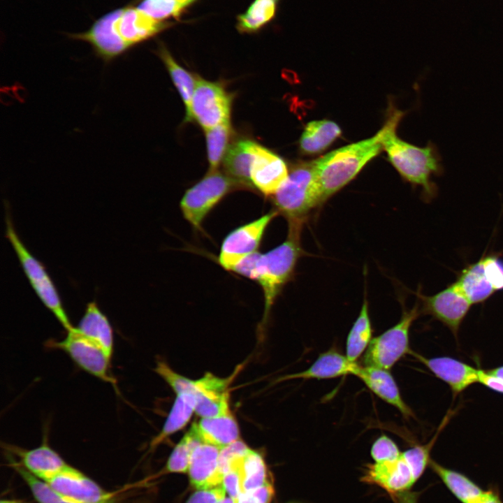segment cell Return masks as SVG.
Listing matches in <instances>:
<instances>
[{
    "mask_svg": "<svg viewBox=\"0 0 503 503\" xmlns=\"http://www.w3.org/2000/svg\"><path fill=\"white\" fill-rule=\"evenodd\" d=\"M403 112L391 108L386 121V131L383 139L384 150L400 175L414 187H420L426 202L437 197L438 187L433 176L444 173L442 160L437 147L432 143L418 147L401 140L395 133Z\"/></svg>",
    "mask_w": 503,
    "mask_h": 503,
    "instance_id": "1",
    "label": "cell"
},
{
    "mask_svg": "<svg viewBox=\"0 0 503 503\" xmlns=\"http://www.w3.org/2000/svg\"><path fill=\"white\" fill-rule=\"evenodd\" d=\"M386 124L375 136L352 143L314 160L323 203L350 182L372 159L384 150Z\"/></svg>",
    "mask_w": 503,
    "mask_h": 503,
    "instance_id": "2",
    "label": "cell"
},
{
    "mask_svg": "<svg viewBox=\"0 0 503 503\" xmlns=\"http://www.w3.org/2000/svg\"><path fill=\"white\" fill-rule=\"evenodd\" d=\"M302 228L289 226L286 239L258 256L253 280L259 284L263 293L262 328L268 321L273 304L284 286L291 279L297 263L304 253L300 244Z\"/></svg>",
    "mask_w": 503,
    "mask_h": 503,
    "instance_id": "3",
    "label": "cell"
},
{
    "mask_svg": "<svg viewBox=\"0 0 503 503\" xmlns=\"http://www.w3.org/2000/svg\"><path fill=\"white\" fill-rule=\"evenodd\" d=\"M271 197L274 210L286 219L289 226H302L311 211L323 203L314 161L294 165Z\"/></svg>",
    "mask_w": 503,
    "mask_h": 503,
    "instance_id": "4",
    "label": "cell"
},
{
    "mask_svg": "<svg viewBox=\"0 0 503 503\" xmlns=\"http://www.w3.org/2000/svg\"><path fill=\"white\" fill-rule=\"evenodd\" d=\"M6 237L12 245L31 287L43 305L53 314L66 331L74 326L64 310L57 289L45 268L27 249L18 236L8 207H6Z\"/></svg>",
    "mask_w": 503,
    "mask_h": 503,
    "instance_id": "5",
    "label": "cell"
},
{
    "mask_svg": "<svg viewBox=\"0 0 503 503\" xmlns=\"http://www.w3.org/2000/svg\"><path fill=\"white\" fill-rule=\"evenodd\" d=\"M240 188L226 174L217 170H210L182 196L180 207L184 218L195 230L201 231L208 214L228 193Z\"/></svg>",
    "mask_w": 503,
    "mask_h": 503,
    "instance_id": "6",
    "label": "cell"
},
{
    "mask_svg": "<svg viewBox=\"0 0 503 503\" xmlns=\"http://www.w3.org/2000/svg\"><path fill=\"white\" fill-rule=\"evenodd\" d=\"M421 313L420 306L416 303L411 309L403 312L396 324L373 337L363 354V365L389 370L404 356L410 353V328Z\"/></svg>",
    "mask_w": 503,
    "mask_h": 503,
    "instance_id": "7",
    "label": "cell"
},
{
    "mask_svg": "<svg viewBox=\"0 0 503 503\" xmlns=\"http://www.w3.org/2000/svg\"><path fill=\"white\" fill-rule=\"evenodd\" d=\"M278 214L273 210L231 231L221 243L217 258L219 264L231 271L242 258L256 252L267 227Z\"/></svg>",
    "mask_w": 503,
    "mask_h": 503,
    "instance_id": "8",
    "label": "cell"
},
{
    "mask_svg": "<svg viewBox=\"0 0 503 503\" xmlns=\"http://www.w3.org/2000/svg\"><path fill=\"white\" fill-rule=\"evenodd\" d=\"M232 97L224 87L201 78L197 79L192 97L190 121L205 130L229 121Z\"/></svg>",
    "mask_w": 503,
    "mask_h": 503,
    "instance_id": "9",
    "label": "cell"
},
{
    "mask_svg": "<svg viewBox=\"0 0 503 503\" xmlns=\"http://www.w3.org/2000/svg\"><path fill=\"white\" fill-rule=\"evenodd\" d=\"M51 346L66 352L81 369L95 377L116 386L117 381L110 372L111 358L97 344L80 333L75 326L60 341Z\"/></svg>",
    "mask_w": 503,
    "mask_h": 503,
    "instance_id": "10",
    "label": "cell"
},
{
    "mask_svg": "<svg viewBox=\"0 0 503 503\" xmlns=\"http://www.w3.org/2000/svg\"><path fill=\"white\" fill-rule=\"evenodd\" d=\"M421 304L422 313L430 315L446 326L455 336L472 305L454 282L432 295L416 293Z\"/></svg>",
    "mask_w": 503,
    "mask_h": 503,
    "instance_id": "11",
    "label": "cell"
},
{
    "mask_svg": "<svg viewBox=\"0 0 503 503\" xmlns=\"http://www.w3.org/2000/svg\"><path fill=\"white\" fill-rule=\"evenodd\" d=\"M123 8L116 9L97 20L84 33L70 35L71 38L85 41L92 47L95 54L109 63L130 48L117 32L116 22Z\"/></svg>",
    "mask_w": 503,
    "mask_h": 503,
    "instance_id": "12",
    "label": "cell"
},
{
    "mask_svg": "<svg viewBox=\"0 0 503 503\" xmlns=\"http://www.w3.org/2000/svg\"><path fill=\"white\" fill-rule=\"evenodd\" d=\"M48 482L54 490L78 503H115L116 496L79 469L69 465Z\"/></svg>",
    "mask_w": 503,
    "mask_h": 503,
    "instance_id": "13",
    "label": "cell"
},
{
    "mask_svg": "<svg viewBox=\"0 0 503 503\" xmlns=\"http://www.w3.org/2000/svg\"><path fill=\"white\" fill-rule=\"evenodd\" d=\"M289 173L280 156L255 143L250 173L253 187L264 196H272L285 182Z\"/></svg>",
    "mask_w": 503,
    "mask_h": 503,
    "instance_id": "14",
    "label": "cell"
},
{
    "mask_svg": "<svg viewBox=\"0 0 503 503\" xmlns=\"http://www.w3.org/2000/svg\"><path fill=\"white\" fill-rule=\"evenodd\" d=\"M362 479L395 495L409 490L418 481L402 453L396 460L367 465Z\"/></svg>",
    "mask_w": 503,
    "mask_h": 503,
    "instance_id": "15",
    "label": "cell"
},
{
    "mask_svg": "<svg viewBox=\"0 0 503 503\" xmlns=\"http://www.w3.org/2000/svg\"><path fill=\"white\" fill-rule=\"evenodd\" d=\"M5 449L17 455L19 458L17 462L30 474L45 481H50L70 465L45 439L39 446L31 449L11 445Z\"/></svg>",
    "mask_w": 503,
    "mask_h": 503,
    "instance_id": "16",
    "label": "cell"
},
{
    "mask_svg": "<svg viewBox=\"0 0 503 503\" xmlns=\"http://www.w3.org/2000/svg\"><path fill=\"white\" fill-rule=\"evenodd\" d=\"M409 354L446 383L454 396L478 382L479 370L458 360L447 356L429 358L412 351Z\"/></svg>",
    "mask_w": 503,
    "mask_h": 503,
    "instance_id": "17",
    "label": "cell"
},
{
    "mask_svg": "<svg viewBox=\"0 0 503 503\" xmlns=\"http://www.w3.org/2000/svg\"><path fill=\"white\" fill-rule=\"evenodd\" d=\"M221 449L203 442L194 450L188 474L191 485L197 490L222 486L224 476L219 469Z\"/></svg>",
    "mask_w": 503,
    "mask_h": 503,
    "instance_id": "18",
    "label": "cell"
},
{
    "mask_svg": "<svg viewBox=\"0 0 503 503\" xmlns=\"http://www.w3.org/2000/svg\"><path fill=\"white\" fill-rule=\"evenodd\" d=\"M355 376L377 397L397 409L404 418L414 416L411 408L402 399L395 380L389 370L360 365Z\"/></svg>",
    "mask_w": 503,
    "mask_h": 503,
    "instance_id": "19",
    "label": "cell"
},
{
    "mask_svg": "<svg viewBox=\"0 0 503 503\" xmlns=\"http://www.w3.org/2000/svg\"><path fill=\"white\" fill-rule=\"evenodd\" d=\"M360 365L352 362L335 349L321 353L306 370L284 376L278 381L292 379H328L356 374Z\"/></svg>",
    "mask_w": 503,
    "mask_h": 503,
    "instance_id": "20",
    "label": "cell"
},
{
    "mask_svg": "<svg viewBox=\"0 0 503 503\" xmlns=\"http://www.w3.org/2000/svg\"><path fill=\"white\" fill-rule=\"evenodd\" d=\"M168 26V23L155 20L133 7L123 8L116 22L118 34L129 48L153 37Z\"/></svg>",
    "mask_w": 503,
    "mask_h": 503,
    "instance_id": "21",
    "label": "cell"
},
{
    "mask_svg": "<svg viewBox=\"0 0 503 503\" xmlns=\"http://www.w3.org/2000/svg\"><path fill=\"white\" fill-rule=\"evenodd\" d=\"M75 328L112 358L114 345L112 328L95 302L87 304L83 316Z\"/></svg>",
    "mask_w": 503,
    "mask_h": 503,
    "instance_id": "22",
    "label": "cell"
},
{
    "mask_svg": "<svg viewBox=\"0 0 503 503\" xmlns=\"http://www.w3.org/2000/svg\"><path fill=\"white\" fill-rule=\"evenodd\" d=\"M255 143L240 140L231 145L224 157L226 174L240 188L253 189L250 173Z\"/></svg>",
    "mask_w": 503,
    "mask_h": 503,
    "instance_id": "23",
    "label": "cell"
},
{
    "mask_svg": "<svg viewBox=\"0 0 503 503\" xmlns=\"http://www.w3.org/2000/svg\"><path fill=\"white\" fill-rule=\"evenodd\" d=\"M455 282L472 305L484 302L496 293L481 258L464 268Z\"/></svg>",
    "mask_w": 503,
    "mask_h": 503,
    "instance_id": "24",
    "label": "cell"
},
{
    "mask_svg": "<svg viewBox=\"0 0 503 503\" xmlns=\"http://www.w3.org/2000/svg\"><path fill=\"white\" fill-rule=\"evenodd\" d=\"M202 442L222 449L240 439V430L231 414L214 418H202L194 422Z\"/></svg>",
    "mask_w": 503,
    "mask_h": 503,
    "instance_id": "25",
    "label": "cell"
},
{
    "mask_svg": "<svg viewBox=\"0 0 503 503\" xmlns=\"http://www.w3.org/2000/svg\"><path fill=\"white\" fill-rule=\"evenodd\" d=\"M342 133L334 122L322 119L309 122L300 137L299 146L302 153L315 154L331 145Z\"/></svg>",
    "mask_w": 503,
    "mask_h": 503,
    "instance_id": "26",
    "label": "cell"
},
{
    "mask_svg": "<svg viewBox=\"0 0 503 503\" xmlns=\"http://www.w3.org/2000/svg\"><path fill=\"white\" fill-rule=\"evenodd\" d=\"M429 465L449 490L461 503H474L485 491L469 477L459 472L445 467L432 459Z\"/></svg>",
    "mask_w": 503,
    "mask_h": 503,
    "instance_id": "27",
    "label": "cell"
},
{
    "mask_svg": "<svg viewBox=\"0 0 503 503\" xmlns=\"http://www.w3.org/2000/svg\"><path fill=\"white\" fill-rule=\"evenodd\" d=\"M196 406L194 393H180L177 398L161 432L152 440L150 449L156 448L166 438L182 429L189 421Z\"/></svg>",
    "mask_w": 503,
    "mask_h": 503,
    "instance_id": "28",
    "label": "cell"
},
{
    "mask_svg": "<svg viewBox=\"0 0 503 503\" xmlns=\"http://www.w3.org/2000/svg\"><path fill=\"white\" fill-rule=\"evenodd\" d=\"M372 338L369 305L365 297L359 314L347 338L345 355L348 359L352 362H356L365 352Z\"/></svg>",
    "mask_w": 503,
    "mask_h": 503,
    "instance_id": "29",
    "label": "cell"
},
{
    "mask_svg": "<svg viewBox=\"0 0 503 503\" xmlns=\"http://www.w3.org/2000/svg\"><path fill=\"white\" fill-rule=\"evenodd\" d=\"M160 57L168 69L170 78L185 104L186 121H190L191 105L197 79L190 72L180 66L167 49L161 44L158 49Z\"/></svg>",
    "mask_w": 503,
    "mask_h": 503,
    "instance_id": "30",
    "label": "cell"
},
{
    "mask_svg": "<svg viewBox=\"0 0 503 503\" xmlns=\"http://www.w3.org/2000/svg\"><path fill=\"white\" fill-rule=\"evenodd\" d=\"M280 0H255L247 10L238 16L237 28L242 33L259 30L272 20Z\"/></svg>",
    "mask_w": 503,
    "mask_h": 503,
    "instance_id": "31",
    "label": "cell"
},
{
    "mask_svg": "<svg viewBox=\"0 0 503 503\" xmlns=\"http://www.w3.org/2000/svg\"><path fill=\"white\" fill-rule=\"evenodd\" d=\"M201 443L203 442L194 423L189 430L184 435L170 453L164 468L165 472H188L194 450Z\"/></svg>",
    "mask_w": 503,
    "mask_h": 503,
    "instance_id": "32",
    "label": "cell"
},
{
    "mask_svg": "<svg viewBox=\"0 0 503 503\" xmlns=\"http://www.w3.org/2000/svg\"><path fill=\"white\" fill-rule=\"evenodd\" d=\"M8 458L9 464L23 479L38 503H78L57 492L48 482L30 474L11 457Z\"/></svg>",
    "mask_w": 503,
    "mask_h": 503,
    "instance_id": "33",
    "label": "cell"
},
{
    "mask_svg": "<svg viewBox=\"0 0 503 503\" xmlns=\"http://www.w3.org/2000/svg\"><path fill=\"white\" fill-rule=\"evenodd\" d=\"M195 412L201 418H214L231 414L228 391L203 389L194 394Z\"/></svg>",
    "mask_w": 503,
    "mask_h": 503,
    "instance_id": "34",
    "label": "cell"
},
{
    "mask_svg": "<svg viewBox=\"0 0 503 503\" xmlns=\"http://www.w3.org/2000/svg\"><path fill=\"white\" fill-rule=\"evenodd\" d=\"M240 472L244 492L257 488L269 481L268 469L262 455L251 449L242 458Z\"/></svg>",
    "mask_w": 503,
    "mask_h": 503,
    "instance_id": "35",
    "label": "cell"
},
{
    "mask_svg": "<svg viewBox=\"0 0 503 503\" xmlns=\"http://www.w3.org/2000/svg\"><path fill=\"white\" fill-rule=\"evenodd\" d=\"M230 122H223L205 130L207 154L210 170H217L228 148Z\"/></svg>",
    "mask_w": 503,
    "mask_h": 503,
    "instance_id": "36",
    "label": "cell"
},
{
    "mask_svg": "<svg viewBox=\"0 0 503 503\" xmlns=\"http://www.w3.org/2000/svg\"><path fill=\"white\" fill-rule=\"evenodd\" d=\"M190 4L186 0H143L136 8L150 17L162 22L179 16Z\"/></svg>",
    "mask_w": 503,
    "mask_h": 503,
    "instance_id": "37",
    "label": "cell"
},
{
    "mask_svg": "<svg viewBox=\"0 0 503 503\" xmlns=\"http://www.w3.org/2000/svg\"><path fill=\"white\" fill-rule=\"evenodd\" d=\"M155 371L165 380L177 395L194 393V380L175 372L164 362H158Z\"/></svg>",
    "mask_w": 503,
    "mask_h": 503,
    "instance_id": "38",
    "label": "cell"
},
{
    "mask_svg": "<svg viewBox=\"0 0 503 503\" xmlns=\"http://www.w3.org/2000/svg\"><path fill=\"white\" fill-rule=\"evenodd\" d=\"M370 454L374 462H383L396 460L401 452L393 439L383 435L372 444Z\"/></svg>",
    "mask_w": 503,
    "mask_h": 503,
    "instance_id": "39",
    "label": "cell"
},
{
    "mask_svg": "<svg viewBox=\"0 0 503 503\" xmlns=\"http://www.w3.org/2000/svg\"><path fill=\"white\" fill-rule=\"evenodd\" d=\"M274 493V486L269 480L257 488L242 493L236 498V503H270Z\"/></svg>",
    "mask_w": 503,
    "mask_h": 503,
    "instance_id": "40",
    "label": "cell"
},
{
    "mask_svg": "<svg viewBox=\"0 0 503 503\" xmlns=\"http://www.w3.org/2000/svg\"><path fill=\"white\" fill-rule=\"evenodd\" d=\"M226 494L222 486L199 489L189 497L186 503H219Z\"/></svg>",
    "mask_w": 503,
    "mask_h": 503,
    "instance_id": "41",
    "label": "cell"
},
{
    "mask_svg": "<svg viewBox=\"0 0 503 503\" xmlns=\"http://www.w3.org/2000/svg\"><path fill=\"white\" fill-rule=\"evenodd\" d=\"M478 382L494 391L503 393V379L488 370L479 369Z\"/></svg>",
    "mask_w": 503,
    "mask_h": 503,
    "instance_id": "42",
    "label": "cell"
},
{
    "mask_svg": "<svg viewBox=\"0 0 503 503\" xmlns=\"http://www.w3.org/2000/svg\"><path fill=\"white\" fill-rule=\"evenodd\" d=\"M474 503H503L497 492L485 490L482 496Z\"/></svg>",
    "mask_w": 503,
    "mask_h": 503,
    "instance_id": "43",
    "label": "cell"
},
{
    "mask_svg": "<svg viewBox=\"0 0 503 503\" xmlns=\"http://www.w3.org/2000/svg\"><path fill=\"white\" fill-rule=\"evenodd\" d=\"M488 372L503 379V365L488 370Z\"/></svg>",
    "mask_w": 503,
    "mask_h": 503,
    "instance_id": "44",
    "label": "cell"
},
{
    "mask_svg": "<svg viewBox=\"0 0 503 503\" xmlns=\"http://www.w3.org/2000/svg\"><path fill=\"white\" fill-rule=\"evenodd\" d=\"M219 503H236V499L226 496Z\"/></svg>",
    "mask_w": 503,
    "mask_h": 503,
    "instance_id": "45",
    "label": "cell"
},
{
    "mask_svg": "<svg viewBox=\"0 0 503 503\" xmlns=\"http://www.w3.org/2000/svg\"><path fill=\"white\" fill-rule=\"evenodd\" d=\"M17 503H27L22 500H17Z\"/></svg>",
    "mask_w": 503,
    "mask_h": 503,
    "instance_id": "46",
    "label": "cell"
},
{
    "mask_svg": "<svg viewBox=\"0 0 503 503\" xmlns=\"http://www.w3.org/2000/svg\"><path fill=\"white\" fill-rule=\"evenodd\" d=\"M186 1H189V3H192L193 2H194V1H196V0H186Z\"/></svg>",
    "mask_w": 503,
    "mask_h": 503,
    "instance_id": "47",
    "label": "cell"
}]
</instances>
